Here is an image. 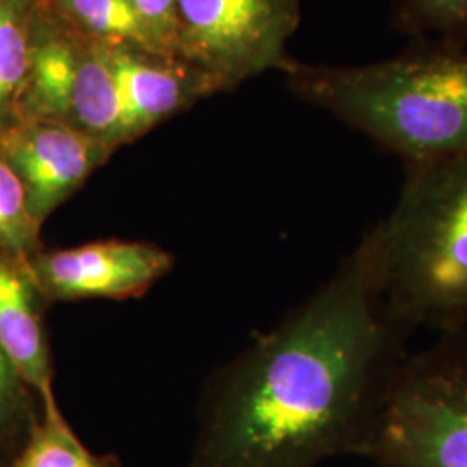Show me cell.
<instances>
[{"mask_svg": "<svg viewBox=\"0 0 467 467\" xmlns=\"http://www.w3.org/2000/svg\"><path fill=\"white\" fill-rule=\"evenodd\" d=\"M412 331L353 251L220 376L185 467H317L360 457Z\"/></svg>", "mask_w": 467, "mask_h": 467, "instance_id": "cell-1", "label": "cell"}, {"mask_svg": "<svg viewBox=\"0 0 467 467\" xmlns=\"http://www.w3.org/2000/svg\"><path fill=\"white\" fill-rule=\"evenodd\" d=\"M287 88L329 111L405 165L467 152L466 47L414 44L364 67H284Z\"/></svg>", "mask_w": 467, "mask_h": 467, "instance_id": "cell-2", "label": "cell"}, {"mask_svg": "<svg viewBox=\"0 0 467 467\" xmlns=\"http://www.w3.org/2000/svg\"><path fill=\"white\" fill-rule=\"evenodd\" d=\"M357 250L407 326L466 331L467 152L405 165L395 208Z\"/></svg>", "mask_w": 467, "mask_h": 467, "instance_id": "cell-3", "label": "cell"}, {"mask_svg": "<svg viewBox=\"0 0 467 467\" xmlns=\"http://www.w3.org/2000/svg\"><path fill=\"white\" fill-rule=\"evenodd\" d=\"M360 457L381 467H467V336L407 355Z\"/></svg>", "mask_w": 467, "mask_h": 467, "instance_id": "cell-4", "label": "cell"}, {"mask_svg": "<svg viewBox=\"0 0 467 467\" xmlns=\"http://www.w3.org/2000/svg\"><path fill=\"white\" fill-rule=\"evenodd\" d=\"M300 0H175V56L220 92L284 67L298 30Z\"/></svg>", "mask_w": 467, "mask_h": 467, "instance_id": "cell-5", "label": "cell"}, {"mask_svg": "<svg viewBox=\"0 0 467 467\" xmlns=\"http://www.w3.org/2000/svg\"><path fill=\"white\" fill-rule=\"evenodd\" d=\"M26 268L46 305L59 301L142 296L167 275L171 256L148 243L99 241L34 254Z\"/></svg>", "mask_w": 467, "mask_h": 467, "instance_id": "cell-6", "label": "cell"}, {"mask_svg": "<svg viewBox=\"0 0 467 467\" xmlns=\"http://www.w3.org/2000/svg\"><path fill=\"white\" fill-rule=\"evenodd\" d=\"M0 154L15 171L28 212L42 229L113 150L65 123L19 121L0 139Z\"/></svg>", "mask_w": 467, "mask_h": 467, "instance_id": "cell-7", "label": "cell"}, {"mask_svg": "<svg viewBox=\"0 0 467 467\" xmlns=\"http://www.w3.org/2000/svg\"><path fill=\"white\" fill-rule=\"evenodd\" d=\"M104 46L123 104L127 144L220 92L210 77L177 56L135 44Z\"/></svg>", "mask_w": 467, "mask_h": 467, "instance_id": "cell-8", "label": "cell"}, {"mask_svg": "<svg viewBox=\"0 0 467 467\" xmlns=\"http://www.w3.org/2000/svg\"><path fill=\"white\" fill-rule=\"evenodd\" d=\"M88 35L73 26L52 0H35L26 80L17 102L19 121L69 125L71 104Z\"/></svg>", "mask_w": 467, "mask_h": 467, "instance_id": "cell-9", "label": "cell"}, {"mask_svg": "<svg viewBox=\"0 0 467 467\" xmlns=\"http://www.w3.org/2000/svg\"><path fill=\"white\" fill-rule=\"evenodd\" d=\"M44 306L26 264L0 250V351L40 401L54 395Z\"/></svg>", "mask_w": 467, "mask_h": 467, "instance_id": "cell-10", "label": "cell"}, {"mask_svg": "<svg viewBox=\"0 0 467 467\" xmlns=\"http://www.w3.org/2000/svg\"><path fill=\"white\" fill-rule=\"evenodd\" d=\"M69 127L119 150L127 144L125 115L117 77L104 42L88 36L71 104Z\"/></svg>", "mask_w": 467, "mask_h": 467, "instance_id": "cell-11", "label": "cell"}, {"mask_svg": "<svg viewBox=\"0 0 467 467\" xmlns=\"http://www.w3.org/2000/svg\"><path fill=\"white\" fill-rule=\"evenodd\" d=\"M40 403V420L7 467H119L115 457L96 455L85 447L67 424L54 395Z\"/></svg>", "mask_w": 467, "mask_h": 467, "instance_id": "cell-12", "label": "cell"}, {"mask_svg": "<svg viewBox=\"0 0 467 467\" xmlns=\"http://www.w3.org/2000/svg\"><path fill=\"white\" fill-rule=\"evenodd\" d=\"M35 0H0V139L19 123Z\"/></svg>", "mask_w": 467, "mask_h": 467, "instance_id": "cell-13", "label": "cell"}, {"mask_svg": "<svg viewBox=\"0 0 467 467\" xmlns=\"http://www.w3.org/2000/svg\"><path fill=\"white\" fill-rule=\"evenodd\" d=\"M52 4L73 26L96 40L165 52L130 0H52Z\"/></svg>", "mask_w": 467, "mask_h": 467, "instance_id": "cell-14", "label": "cell"}, {"mask_svg": "<svg viewBox=\"0 0 467 467\" xmlns=\"http://www.w3.org/2000/svg\"><path fill=\"white\" fill-rule=\"evenodd\" d=\"M393 26L416 44L466 47L467 0H400Z\"/></svg>", "mask_w": 467, "mask_h": 467, "instance_id": "cell-15", "label": "cell"}, {"mask_svg": "<svg viewBox=\"0 0 467 467\" xmlns=\"http://www.w3.org/2000/svg\"><path fill=\"white\" fill-rule=\"evenodd\" d=\"M42 416V403L0 351V467H7Z\"/></svg>", "mask_w": 467, "mask_h": 467, "instance_id": "cell-16", "label": "cell"}, {"mask_svg": "<svg viewBox=\"0 0 467 467\" xmlns=\"http://www.w3.org/2000/svg\"><path fill=\"white\" fill-rule=\"evenodd\" d=\"M0 250L28 262L42 250L40 227L28 212L25 191L0 154Z\"/></svg>", "mask_w": 467, "mask_h": 467, "instance_id": "cell-17", "label": "cell"}, {"mask_svg": "<svg viewBox=\"0 0 467 467\" xmlns=\"http://www.w3.org/2000/svg\"><path fill=\"white\" fill-rule=\"evenodd\" d=\"M161 49L175 56V0H130Z\"/></svg>", "mask_w": 467, "mask_h": 467, "instance_id": "cell-18", "label": "cell"}]
</instances>
